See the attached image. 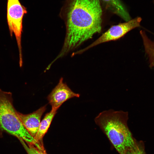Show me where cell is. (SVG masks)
<instances>
[{
    "label": "cell",
    "mask_w": 154,
    "mask_h": 154,
    "mask_svg": "<svg viewBox=\"0 0 154 154\" xmlns=\"http://www.w3.org/2000/svg\"><path fill=\"white\" fill-rule=\"evenodd\" d=\"M100 0H72L67 14V33L61 54L92 38L102 29Z\"/></svg>",
    "instance_id": "6da1fadb"
},
{
    "label": "cell",
    "mask_w": 154,
    "mask_h": 154,
    "mask_svg": "<svg viewBox=\"0 0 154 154\" xmlns=\"http://www.w3.org/2000/svg\"><path fill=\"white\" fill-rule=\"evenodd\" d=\"M128 119L127 112L112 109L101 112L94 119L119 154H126L136 141L128 127Z\"/></svg>",
    "instance_id": "7a4b0ae2"
},
{
    "label": "cell",
    "mask_w": 154,
    "mask_h": 154,
    "mask_svg": "<svg viewBox=\"0 0 154 154\" xmlns=\"http://www.w3.org/2000/svg\"><path fill=\"white\" fill-rule=\"evenodd\" d=\"M13 102L12 93L0 89V129L41 149L42 145L35 140L22 123Z\"/></svg>",
    "instance_id": "3957f363"
},
{
    "label": "cell",
    "mask_w": 154,
    "mask_h": 154,
    "mask_svg": "<svg viewBox=\"0 0 154 154\" xmlns=\"http://www.w3.org/2000/svg\"><path fill=\"white\" fill-rule=\"evenodd\" d=\"M27 12L26 8L19 0H7V20L11 36L13 33L16 38L19 48V57H22L21 35L23 16Z\"/></svg>",
    "instance_id": "277c9868"
},
{
    "label": "cell",
    "mask_w": 154,
    "mask_h": 154,
    "mask_svg": "<svg viewBox=\"0 0 154 154\" xmlns=\"http://www.w3.org/2000/svg\"><path fill=\"white\" fill-rule=\"evenodd\" d=\"M141 20L140 17H137L125 23L112 26L84 50L102 43L119 39L130 30L139 27Z\"/></svg>",
    "instance_id": "5b68a950"
},
{
    "label": "cell",
    "mask_w": 154,
    "mask_h": 154,
    "mask_svg": "<svg viewBox=\"0 0 154 154\" xmlns=\"http://www.w3.org/2000/svg\"><path fill=\"white\" fill-rule=\"evenodd\" d=\"M80 95L72 90L61 78L57 85L53 89L47 97L52 109L57 110L68 100L74 97L79 98Z\"/></svg>",
    "instance_id": "8992f818"
},
{
    "label": "cell",
    "mask_w": 154,
    "mask_h": 154,
    "mask_svg": "<svg viewBox=\"0 0 154 154\" xmlns=\"http://www.w3.org/2000/svg\"><path fill=\"white\" fill-rule=\"evenodd\" d=\"M46 105L28 114H24L17 111V114L24 127L35 138L38 131L41 117L46 109Z\"/></svg>",
    "instance_id": "52a82bcc"
},
{
    "label": "cell",
    "mask_w": 154,
    "mask_h": 154,
    "mask_svg": "<svg viewBox=\"0 0 154 154\" xmlns=\"http://www.w3.org/2000/svg\"><path fill=\"white\" fill-rule=\"evenodd\" d=\"M106 8L111 12L118 15L126 22L131 18L125 5L121 0H100Z\"/></svg>",
    "instance_id": "ba28073f"
},
{
    "label": "cell",
    "mask_w": 154,
    "mask_h": 154,
    "mask_svg": "<svg viewBox=\"0 0 154 154\" xmlns=\"http://www.w3.org/2000/svg\"><path fill=\"white\" fill-rule=\"evenodd\" d=\"M57 110L52 109L50 112L45 115L40 121L37 132L35 137V140L41 144L42 139L47 132L52 119L56 113Z\"/></svg>",
    "instance_id": "9c48e42d"
},
{
    "label": "cell",
    "mask_w": 154,
    "mask_h": 154,
    "mask_svg": "<svg viewBox=\"0 0 154 154\" xmlns=\"http://www.w3.org/2000/svg\"><path fill=\"white\" fill-rule=\"evenodd\" d=\"M142 37L146 53L150 62L151 67H154V42L149 39L144 32H140Z\"/></svg>",
    "instance_id": "30bf717a"
},
{
    "label": "cell",
    "mask_w": 154,
    "mask_h": 154,
    "mask_svg": "<svg viewBox=\"0 0 154 154\" xmlns=\"http://www.w3.org/2000/svg\"><path fill=\"white\" fill-rule=\"evenodd\" d=\"M126 154H146L143 143L136 141L134 146L128 149Z\"/></svg>",
    "instance_id": "8fae6325"
},
{
    "label": "cell",
    "mask_w": 154,
    "mask_h": 154,
    "mask_svg": "<svg viewBox=\"0 0 154 154\" xmlns=\"http://www.w3.org/2000/svg\"><path fill=\"white\" fill-rule=\"evenodd\" d=\"M18 139L28 154H46V152L40 151L35 146L27 143L21 139Z\"/></svg>",
    "instance_id": "7c38bea8"
}]
</instances>
